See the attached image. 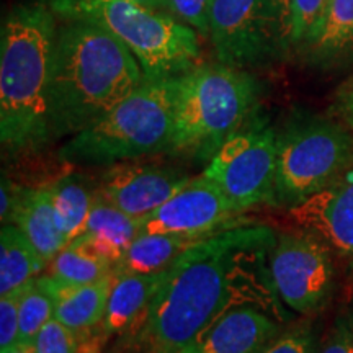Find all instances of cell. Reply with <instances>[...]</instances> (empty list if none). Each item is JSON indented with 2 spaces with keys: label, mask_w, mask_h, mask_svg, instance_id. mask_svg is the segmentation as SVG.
<instances>
[{
  "label": "cell",
  "mask_w": 353,
  "mask_h": 353,
  "mask_svg": "<svg viewBox=\"0 0 353 353\" xmlns=\"http://www.w3.org/2000/svg\"><path fill=\"white\" fill-rule=\"evenodd\" d=\"M276 130L254 113L218 149L203 174L218 185L237 213L275 205Z\"/></svg>",
  "instance_id": "ba28073f"
},
{
  "label": "cell",
  "mask_w": 353,
  "mask_h": 353,
  "mask_svg": "<svg viewBox=\"0 0 353 353\" xmlns=\"http://www.w3.org/2000/svg\"><path fill=\"white\" fill-rule=\"evenodd\" d=\"M21 188L17 183H13L10 176L6 174L2 175V183H0V219H2V226L12 224L13 214H15L17 206H19Z\"/></svg>",
  "instance_id": "4dcf8cb0"
},
{
  "label": "cell",
  "mask_w": 353,
  "mask_h": 353,
  "mask_svg": "<svg viewBox=\"0 0 353 353\" xmlns=\"http://www.w3.org/2000/svg\"><path fill=\"white\" fill-rule=\"evenodd\" d=\"M46 275L68 285H87L114 273V262L100 254L82 236L68 245L48 263Z\"/></svg>",
  "instance_id": "7402d4cb"
},
{
  "label": "cell",
  "mask_w": 353,
  "mask_h": 353,
  "mask_svg": "<svg viewBox=\"0 0 353 353\" xmlns=\"http://www.w3.org/2000/svg\"><path fill=\"white\" fill-rule=\"evenodd\" d=\"M48 263L15 224L0 231V296L25 288L41 276Z\"/></svg>",
  "instance_id": "44dd1931"
},
{
  "label": "cell",
  "mask_w": 353,
  "mask_h": 353,
  "mask_svg": "<svg viewBox=\"0 0 353 353\" xmlns=\"http://www.w3.org/2000/svg\"><path fill=\"white\" fill-rule=\"evenodd\" d=\"M0 353H37L34 350L33 343H26V342H19L17 345H13L8 348V350H3Z\"/></svg>",
  "instance_id": "836d02e7"
},
{
  "label": "cell",
  "mask_w": 353,
  "mask_h": 353,
  "mask_svg": "<svg viewBox=\"0 0 353 353\" xmlns=\"http://www.w3.org/2000/svg\"><path fill=\"white\" fill-rule=\"evenodd\" d=\"M203 237L141 232L114 265V273L165 272Z\"/></svg>",
  "instance_id": "ffe728a7"
},
{
  "label": "cell",
  "mask_w": 353,
  "mask_h": 353,
  "mask_svg": "<svg viewBox=\"0 0 353 353\" xmlns=\"http://www.w3.org/2000/svg\"><path fill=\"white\" fill-rule=\"evenodd\" d=\"M134 2L141 3V6L148 7V8H152V10H157V12H167V3L165 0H134Z\"/></svg>",
  "instance_id": "d6a6232c"
},
{
  "label": "cell",
  "mask_w": 353,
  "mask_h": 353,
  "mask_svg": "<svg viewBox=\"0 0 353 353\" xmlns=\"http://www.w3.org/2000/svg\"><path fill=\"white\" fill-rule=\"evenodd\" d=\"M268 267L278 298L296 314L319 312L332 298L335 257L316 234L299 228L278 234Z\"/></svg>",
  "instance_id": "9c48e42d"
},
{
  "label": "cell",
  "mask_w": 353,
  "mask_h": 353,
  "mask_svg": "<svg viewBox=\"0 0 353 353\" xmlns=\"http://www.w3.org/2000/svg\"><path fill=\"white\" fill-rule=\"evenodd\" d=\"M288 214L299 229L316 234L330 247L353 285V164Z\"/></svg>",
  "instance_id": "7c38bea8"
},
{
  "label": "cell",
  "mask_w": 353,
  "mask_h": 353,
  "mask_svg": "<svg viewBox=\"0 0 353 353\" xmlns=\"http://www.w3.org/2000/svg\"><path fill=\"white\" fill-rule=\"evenodd\" d=\"M183 170L128 161L108 165L99 188L105 200L134 218H145L190 182Z\"/></svg>",
  "instance_id": "4fadbf2b"
},
{
  "label": "cell",
  "mask_w": 353,
  "mask_h": 353,
  "mask_svg": "<svg viewBox=\"0 0 353 353\" xmlns=\"http://www.w3.org/2000/svg\"><path fill=\"white\" fill-rule=\"evenodd\" d=\"M33 345L37 353H81L77 335L56 317L43 325Z\"/></svg>",
  "instance_id": "4316f807"
},
{
  "label": "cell",
  "mask_w": 353,
  "mask_h": 353,
  "mask_svg": "<svg viewBox=\"0 0 353 353\" xmlns=\"http://www.w3.org/2000/svg\"><path fill=\"white\" fill-rule=\"evenodd\" d=\"M294 51L309 65L337 68L353 57V0H327Z\"/></svg>",
  "instance_id": "2e32d148"
},
{
  "label": "cell",
  "mask_w": 353,
  "mask_h": 353,
  "mask_svg": "<svg viewBox=\"0 0 353 353\" xmlns=\"http://www.w3.org/2000/svg\"><path fill=\"white\" fill-rule=\"evenodd\" d=\"M25 288L0 296V352L8 350L20 342L19 304Z\"/></svg>",
  "instance_id": "f1b7e54d"
},
{
  "label": "cell",
  "mask_w": 353,
  "mask_h": 353,
  "mask_svg": "<svg viewBox=\"0 0 353 353\" xmlns=\"http://www.w3.org/2000/svg\"><path fill=\"white\" fill-rule=\"evenodd\" d=\"M143 219L117 208L95 190L94 205L82 237L117 265L128 245L143 232Z\"/></svg>",
  "instance_id": "d6986e66"
},
{
  "label": "cell",
  "mask_w": 353,
  "mask_h": 353,
  "mask_svg": "<svg viewBox=\"0 0 353 353\" xmlns=\"http://www.w3.org/2000/svg\"><path fill=\"white\" fill-rule=\"evenodd\" d=\"M327 0H290L288 25H286V43L294 48L301 43L304 34L319 19Z\"/></svg>",
  "instance_id": "d4e9b609"
},
{
  "label": "cell",
  "mask_w": 353,
  "mask_h": 353,
  "mask_svg": "<svg viewBox=\"0 0 353 353\" xmlns=\"http://www.w3.org/2000/svg\"><path fill=\"white\" fill-rule=\"evenodd\" d=\"M286 23L273 0H213L210 38L221 64L254 68L285 48Z\"/></svg>",
  "instance_id": "30bf717a"
},
{
  "label": "cell",
  "mask_w": 353,
  "mask_h": 353,
  "mask_svg": "<svg viewBox=\"0 0 353 353\" xmlns=\"http://www.w3.org/2000/svg\"><path fill=\"white\" fill-rule=\"evenodd\" d=\"M114 280V273L87 285H68L50 275L38 276L54 299V317L69 327L79 339L81 353H99L107 343L100 332L101 321Z\"/></svg>",
  "instance_id": "5bb4252c"
},
{
  "label": "cell",
  "mask_w": 353,
  "mask_h": 353,
  "mask_svg": "<svg viewBox=\"0 0 353 353\" xmlns=\"http://www.w3.org/2000/svg\"><path fill=\"white\" fill-rule=\"evenodd\" d=\"M280 332V319L272 312L257 306H237L180 353H263Z\"/></svg>",
  "instance_id": "9a60e30c"
},
{
  "label": "cell",
  "mask_w": 353,
  "mask_h": 353,
  "mask_svg": "<svg viewBox=\"0 0 353 353\" xmlns=\"http://www.w3.org/2000/svg\"><path fill=\"white\" fill-rule=\"evenodd\" d=\"M50 6L65 21L97 25L120 39L145 79L176 77L198 65V33L170 13L134 0H50Z\"/></svg>",
  "instance_id": "8992f818"
},
{
  "label": "cell",
  "mask_w": 353,
  "mask_h": 353,
  "mask_svg": "<svg viewBox=\"0 0 353 353\" xmlns=\"http://www.w3.org/2000/svg\"><path fill=\"white\" fill-rule=\"evenodd\" d=\"M317 353H353V311L337 317Z\"/></svg>",
  "instance_id": "f546056e"
},
{
  "label": "cell",
  "mask_w": 353,
  "mask_h": 353,
  "mask_svg": "<svg viewBox=\"0 0 353 353\" xmlns=\"http://www.w3.org/2000/svg\"><path fill=\"white\" fill-rule=\"evenodd\" d=\"M20 342L33 343L39 330L54 317V299L39 285L38 278L23 290L19 304Z\"/></svg>",
  "instance_id": "cb8c5ba5"
},
{
  "label": "cell",
  "mask_w": 353,
  "mask_h": 353,
  "mask_svg": "<svg viewBox=\"0 0 353 353\" xmlns=\"http://www.w3.org/2000/svg\"><path fill=\"white\" fill-rule=\"evenodd\" d=\"M46 188L50 190L57 226L69 244L85 232L95 190L92 192L76 175L63 176Z\"/></svg>",
  "instance_id": "603a6c76"
},
{
  "label": "cell",
  "mask_w": 353,
  "mask_h": 353,
  "mask_svg": "<svg viewBox=\"0 0 353 353\" xmlns=\"http://www.w3.org/2000/svg\"><path fill=\"white\" fill-rule=\"evenodd\" d=\"M263 353H317L314 327L309 321L298 322L281 330Z\"/></svg>",
  "instance_id": "484cf974"
},
{
  "label": "cell",
  "mask_w": 353,
  "mask_h": 353,
  "mask_svg": "<svg viewBox=\"0 0 353 353\" xmlns=\"http://www.w3.org/2000/svg\"><path fill=\"white\" fill-rule=\"evenodd\" d=\"M50 0L20 3L0 32V143L8 156L37 154L52 143L50 90L57 37Z\"/></svg>",
  "instance_id": "7a4b0ae2"
},
{
  "label": "cell",
  "mask_w": 353,
  "mask_h": 353,
  "mask_svg": "<svg viewBox=\"0 0 353 353\" xmlns=\"http://www.w3.org/2000/svg\"><path fill=\"white\" fill-rule=\"evenodd\" d=\"M167 272V270H165ZM165 272L114 273V280L100 332L105 341L136 327L161 288Z\"/></svg>",
  "instance_id": "e0dca14e"
},
{
  "label": "cell",
  "mask_w": 353,
  "mask_h": 353,
  "mask_svg": "<svg viewBox=\"0 0 353 353\" xmlns=\"http://www.w3.org/2000/svg\"><path fill=\"white\" fill-rule=\"evenodd\" d=\"M12 224L23 232L46 263H50L68 245L56 223L50 190L46 187L21 188Z\"/></svg>",
  "instance_id": "ac0fdd59"
},
{
  "label": "cell",
  "mask_w": 353,
  "mask_h": 353,
  "mask_svg": "<svg viewBox=\"0 0 353 353\" xmlns=\"http://www.w3.org/2000/svg\"><path fill=\"white\" fill-rule=\"evenodd\" d=\"M275 2V6L278 7V10H280L281 17L285 19V23L288 25V6H290V0H273Z\"/></svg>",
  "instance_id": "e575fe53"
},
{
  "label": "cell",
  "mask_w": 353,
  "mask_h": 353,
  "mask_svg": "<svg viewBox=\"0 0 353 353\" xmlns=\"http://www.w3.org/2000/svg\"><path fill=\"white\" fill-rule=\"evenodd\" d=\"M353 164V131L332 118L294 113L276 132L275 206L301 205Z\"/></svg>",
  "instance_id": "52a82bcc"
},
{
  "label": "cell",
  "mask_w": 353,
  "mask_h": 353,
  "mask_svg": "<svg viewBox=\"0 0 353 353\" xmlns=\"http://www.w3.org/2000/svg\"><path fill=\"white\" fill-rule=\"evenodd\" d=\"M175 353H180V352H175Z\"/></svg>",
  "instance_id": "d590c367"
},
{
  "label": "cell",
  "mask_w": 353,
  "mask_h": 353,
  "mask_svg": "<svg viewBox=\"0 0 353 353\" xmlns=\"http://www.w3.org/2000/svg\"><path fill=\"white\" fill-rule=\"evenodd\" d=\"M332 113L339 121L353 131V76L335 92Z\"/></svg>",
  "instance_id": "1f68e13d"
},
{
  "label": "cell",
  "mask_w": 353,
  "mask_h": 353,
  "mask_svg": "<svg viewBox=\"0 0 353 353\" xmlns=\"http://www.w3.org/2000/svg\"><path fill=\"white\" fill-rule=\"evenodd\" d=\"M145 81L139 61L107 30L85 21L57 28L50 117L52 139L77 134Z\"/></svg>",
  "instance_id": "3957f363"
},
{
  "label": "cell",
  "mask_w": 353,
  "mask_h": 353,
  "mask_svg": "<svg viewBox=\"0 0 353 353\" xmlns=\"http://www.w3.org/2000/svg\"><path fill=\"white\" fill-rule=\"evenodd\" d=\"M213 0H165L167 12L192 26L200 37H210V10Z\"/></svg>",
  "instance_id": "83f0119b"
},
{
  "label": "cell",
  "mask_w": 353,
  "mask_h": 353,
  "mask_svg": "<svg viewBox=\"0 0 353 353\" xmlns=\"http://www.w3.org/2000/svg\"><path fill=\"white\" fill-rule=\"evenodd\" d=\"M276 236L263 224L242 223L195 242L165 272L141 319V341L152 353L182 352L237 306H257L283 319L286 307L268 267Z\"/></svg>",
  "instance_id": "6da1fadb"
},
{
  "label": "cell",
  "mask_w": 353,
  "mask_h": 353,
  "mask_svg": "<svg viewBox=\"0 0 353 353\" xmlns=\"http://www.w3.org/2000/svg\"><path fill=\"white\" fill-rule=\"evenodd\" d=\"M179 77L145 79L126 99L63 145L72 165L108 167L169 152Z\"/></svg>",
  "instance_id": "5b68a950"
},
{
  "label": "cell",
  "mask_w": 353,
  "mask_h": 353,
  "mask_svg": "<svg viewBox=\"0 0 353 353\" xmlns=\"http://www.w3.org/2000/svg\"><path fill=\"white\" fill-rule=\"evenodd\" d=\"M245 223L226 195L205 174L172 195L143 219V232L206 237Z\"/></svg>",
  "instance_id": "8fae6325"
},
{
  "label": "cell",
  "mask_w": 353,
  "mask_h": 353,
  "mask_svg": "<svg viewBox=\"0 0 353 353\" xmlns=\"http://www.w3.org/2000/svg\"><path fill=\"white\" fill-rule=\"evenodd\" d=\"M259 82L245 69L198 64L179 77L169 152L208 164L218 149L257 113Z\"/></svg>",
  "instance_id": "277c9868"
}]
</instances>
